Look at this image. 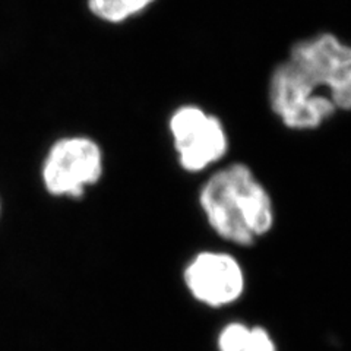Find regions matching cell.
I'll return each mask as SVG.
<instances>
[{
	"instance_id": "cell-1",
	"label": "cell",
	"mask_w": 351,
	"mask_h": 351,
	"mask_svg": "<svg viewBox=\"0 0 351 351\" xmlns=\"http://www.w3.org/2000/svg\"><path fill=\"white\" fill-rule=\"evenodd\" d=\"M197 204L213 232L233 246H254L276 226L272 196L246 162L214 170L201 186Z\"/></svg>"
},
{
	"instance_id": "cell-2",
	"label": "cell",
	"mask_w": 351,
	"mask_h": 351,
	"mask_svg": "<svg viewBox=\"0 0 351 351\" xmlns=\"http://www.w3.org/2000/svg\"><path fill=\"white\" fill-rule=\"evenodd\" d=\"M169 134L182 170L204 173L221 162L230 148L223 120L201 106L183 104L170 114Z\"/></svg>"
},
{
	"instance_id": "cell-3",
	"label": "cell",
	"mask_w": 351,
	"mask_h": 351,
	"mask_svg": "<svg viewBox=\"0 0 351 351\" xmlns=\"http://www.w3.org/2000/svg\"><path fill=\"white\" fill-rule=\"evenodd\" d=\"M289 62L329 97L337 112H351V44L324 32L295 43Z\"/></svg>"
},
{
	"instance_id": "cell-4",
	"label": "cell",
	"mask_w": 351,
	"mask_h": 351,
	"mask_svg": "<svg viewBox=\"0 0 351 351\" xmlns=\"http://www.w3.org/2000/svg\"><path fill=\"white\" fill-rule=\"evenodd\" d=\"M104 152L97 141L88 136H68L54 142L41 167L46 191L59 197H82L101 180Z\"/></svg>"
},
{
	"instance_id": "cell-5",
	"label": "cell",
	"mask_w": 351,
	"mask_h": 351,
	"mask_svg": "<svg viewBox=\"0 0 351 351\" xmlns=\"http://www.w3.org/2000/svg\"><path fill=\"white\" fill-rule=\"evenodd\" d=\"M268 100L272 113L291 130L319 129L337 113L329 97L289 60L271 73Z\"/></svg>"
},
{
	"instance_id": "cell-6",
	"label": "cell",
	"mask_w": 351,
	"mask_h": 351,
	"mask_svg": "<svg viewBox=\"0 0 351 351\" xmlns=\"http://www.w3.org/2000/svg\"><path fill=\"white\" fill-rule=\"evenodd\" d=\"M183 284L191 298L210 309H224L243 298L246 271L226 250H201L183 268Z\"/></svg>"
},
{
	"instance_id": "cell-7",
	"label": "cell",
	"mask_w": 351,
	"mask_h": 351,
	"mask_svg": "<svg viewBox=\"0 0 351 351\" xmlns=\"http://www.w3.org/2000/svg\"><path fill=\"white\" fill-rule=\"evenodd\" d=\"M215 351H278V346L265 326L232 321L219 329Z\"/></svg>"
},
{
	"instance_id": "cell-8",
	"label": "cell",
	"mask_w": 351,
	"mask_h": 351,
	"mask_svg": "<svg viewBox=\"0 0 351 351\" xmlns=\"http://www.w3.org/2000/svg\"><path fill=\"white\" fill-rule=\"evenodd\" d=\"M156 0H88L91 12L106 22L120 24L147 10Z\"/></svg>"
},
{
	"instance_id": "cell-9",
	"label": "cell",
	"mask_w": 351,
	"mask_h": 351,
	"mask_svg": "<svg viewBox=\"0 0 351 351\" xmlns=\"http://www.w3.org/2000/svg\"><path fill=\"white\" fill-rule=\"evenodd\" d=\"M0 213H2V202H0Z\"/></svg>"
}]
</instances>
